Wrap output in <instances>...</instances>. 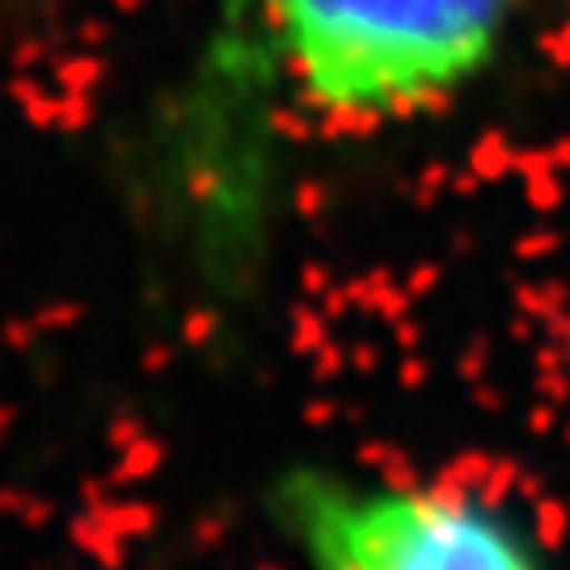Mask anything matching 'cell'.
Wrapping results in <instances>:
<instances>
[{
    "instance_id": "cell-1",
    "label": "cell",
    "mask_w": 570,
    "mask_h": 570,
    "mask_svg": "<svg viewBox=\"0 0 570 570\" xmlns=\"http://www.w3.org/2000/svg\"><path fill=\"white\" fill-rule=\"evenodd\" d=\"M515 0H242L228 81L271 77L334 122H393L461 94Z\"/></svg>"
},
{
    "instance_id": "cell-2",
    "label": "cell",
    "mask_w": 570,
    "mask_h": 570,
    "mask_svg": "<svg viewBox=\"0 0 570 570\" xmlns=\"http://www.w3.org/2000/svg\"><path fill=\"white\" fill-rule=\"evenodd\" d=\"M271 503L305 570H541L529 541L461 490L292 469Z\"/></svg>"
}]
</instances>
